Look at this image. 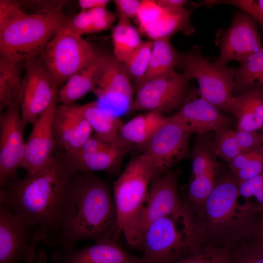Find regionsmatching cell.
I'll return each mask as SVG.
<instances>
[{
  "instance_id": "6da1fadb",
  "label": "cell",
  "mask_w": 263,
  "mask_h": 263,
  "mask_svg": "<svg viewBox=\"0 0 263 263\" xmlns=\"http://www.w3.org/2000/svg\"><path fill=\"white\" fill-rule=\"evenodd\" d=\"M76 170L67 162L64 153L38 173L15 178L0 191V204L37 226L48 246L57 248L71 202Z\"/></svg>"
},
{
  "instance_id": "7a4b0ae2",
  "label": "cell",
  "mask_w": 263,
  "mask_h": 263,
  "mask_svg": "<svg viewBox=\"0 0 263 263\" xmlns=\"http://www.w3.org/2000/svg\"><path fill=\"white\" fill-rule=\"evenodd\" d=\"M239 184L224 169L200 205L188 210L192 223L190 242L195 250L206 246L228 249L252 237L261 212L238 199Z\"/></svg>"
},
{
  "instance_id": "3957f363",
  "label": "cell",
  "mask_w": 263,
  "mask_h": 263,
  "mask_svg": "<svg viewBox=\"0 0 263 263\" xmlns=\"http://www.w3.org/2000/svg\"><path fill=\"white\" fill-rule=\"evenodd\" d=\"M117 215L109 185L93 172L77 171L58 249L83 240L95 243L116 240Z\"/></svg>"
},
{
  "instance_id": "277c9868",
  "label": "cell",
  "mask_w": 263,
  "mask_h": 263,
  "mask_svg": "<svg viewBox=\"0 0 263 263\" xmlns=\"http://www.w3.org/2000/svg\"><path fill=\"white\" fill-rule=\"evenodd\" d=\"M68 19L60 7L27 14L20 2L0 0V56L19 62L38 56Z\"/></svg>"
},
{
  "instance_id": "5b68a950",
  "label": "cell",
  "mask_w": 263,
  "mask_h": 263,
  "mask_svg": "<svg viewBox=\"0 0 263 263\" xmlns=\"http://www.w3.org/2000/svg\"><path fill=\"white\" fill-rule=\"evenodd\" d=\"M154 178L149 158L143 153L132 158L113 183L117 215L116 238L121 233L133 247L139 245L138 224L146 200L149 186Z\"/></svg>"
},
{
  "instance_id": "8992f818",
  "label": "cell",
  "mask_w": 263,
  "mask_h": 263,
  "mask_svg": "<svg viewBox=\"0 0 263 263\" xmlns=\"http://www.w3.org/2000/svg\"><path fill=\"white\" fill-rule=\"evenodd\" d=\"M189 80L194 79L201 94L222 111L229 113L237 68L219 65L207 60L197 47L179 53V63Z\"/></svg>"
},
{
  "instance_id": "52a82bcc",
  "label": "cell",
  "mask_w": 263,
  "mask_h": 263,
  "mask_svg": "<svg viewBox=\"0 0 263 263\" xmlns=\"http://www.w3.org/2000/svg\"><path fill=\"white\" fill-rule=\"evenodd\" d=\"M101 54L92 43L63 28L47 44L39 58L58 86Z\"/></svg>"
},
{
  "instance_id": "ba28073f",
  "label": "cell",
  "mask_w": 263,
  "mask_h": 263,
  "mask_svg": "<svg viewBox=\"0 0 263 263\" xmlns=\"http://www.w3.org/2000/svg\"><path fill=\"white\" fill-rule=\"evenodd\" d=\"M180 173L179 169L170 170L151 182L138 224L139 248L145 229L160 218L171 217L181 223L186 230L189 229L191 216L178 191Z\"/></svg>"
},
{
  "instance_id": "9c48e42d",
  "label": "cell",
  "mask_w": 263,
  "mask_h": 263,
  "mask_svg": "<svg viewBox=\"0 0 263 263\" xmlns=\"http://www.w3.org/2000/svg\"><path fill=\"white\" fill-rule=\"evenodd\" d=\"M178 224H182L166 216L155 220L147 227L139 248L144 252L141 263H173L197 251L192 247L185 229H179Z\"/></svg>"
},
{
  "instance_id": "30bf717a",
  "label": "cell",
  "mask_w": 263,
  "mask_h": 263,
  "mask_svg": "<svg viewBox=\"0 0 263 263\" xmlns=\"http://www.w3.org/2000/svg\"><path fill=\"white\" fill-rule=\"evenodd\" d=\"M130 80L123 64L113 55H105L92 91L100 108L119 118L132 109L134 100Z\"/></svg>"
},
{
  "instance_id": "8fae6325",
  "label": "cell",
  "mask_w": 263,
  "mask_h": 263,
  "mask_svg": "<svg viewBox=\"0 0 263 263\" xmlns=\"http://www.w3.org/2000/svg\"><path fill=\"white\" fill-rule=\"evenodd\" d=\"M189 81L183 72L175 70L149 80L137 88L132 109L162 114L178 111L187 95Z\"/></svg>"
},
{
  "instance_id": "7c38bea8",
  "label": "cell",
  "mask_w": 263,
  "mask_h": 263,
  "mask_svg": "<svg viewBox=\"0 0 263 263\" xmlns=\"http://www.w3.org/2000/svg\"><path fill=\"white\" fill-rule=\"evenodd\" d=\"M25 64L19 98L24 124L33 126L58 94V86L38 56L26 60Z\"/></svg>"
},
{
  "instance_id": "4fadbf2b",
  "label": "cell",
  "mask_w": 263,
  "mask_h": 263,
  "mask_svg": "<svg viewBox=\"0 0 263 263\" xmlns=\"http://www.w3.org/2000/svg\"><path fill=\"white\" fill-rule=\"evenodd\" d=\"M20 113L19 97L0 115V186L16 178L24 155L26 127Z\"/></svg>"
},
{
  "instance_id": "5bb4252c",
  "label": "cell",
  "mask_w": 263,
  "mask_h": 263,
  "mask_svg": "<svg viewBox=\"0 0 263 263\" xmlns=\"http://www.w3.org/2000/svg\"><path fill=\"white\" fill-rule=\"evenodd\" d=\"M191 134L168 117L150 140L142 147L143 153L153 166V180L171 170L176 164L187 156Z\"/></svg>"
},
{
  "instance_id": "9a60e30c",
  "label": "cell",
  "mask_w": 263,
  "mask_h": 263,
  "mask_svg": "<svg viewBox=\"0 0 263 263\" xmlns=\"http://www.w3.org/2000/svg\"><path fill=\"white\" fill-rule=\"evenodd\" d=\"M132 145L120 137L107 142L92 135L80 148L64 153L70 166L76 171L118 173L123 158Z\"/></svg>"
},
{
  "instance_id": "2e32d148",
  "label": "cell",
  "mask_w": 263,
  "mask_h": 263,
  "mask_svg": "<svg viewBox=\"0 0 263 263\" xmlns=\"http://www.w3.org/2000/svg\"><path fill=\"white\" fill-rule=\"evenodd\" d=\"M30 225L8 207L0 206V263L27 261L43 236L37 231L32 236Z\"/></svg>"
},
{
  "instance_id": "e0dca14e",
  "label": "cell",
  "mask_w": 263,
  "mask_h": 263,
  "mask_svg": "<svg viewBox=\"0 0 263 263\" xmlns=\"http://www.w3.org/2000/svg\"><path fill=\"white\" fill-rule=\"evenodd\" d=\"M262 49L257 23L248 14L239 10L223 36L220 55L215 63L220 66L231 61L240 63Z\"/></svg>"
},
{
  "instance_id": "ac0fdd59",
  "label": "cell",
  "mask_w": 263,
  "mask_h": 263,
  "mask_svg": "<svg viewBox=\"0 0 263 263\" xmlns=\"http://www.w3.org/2000/svg\"><path fill=\"white\" fill-rule=\"evenodd\" d=\"M168 118L191 134L230 128L234 123L232 118L207 100L198 88L188 91L182 107Z\"/></svg>"
},
{
  "instance_id": "d6986e66",
  "label": "cell",
  "mask_w": 263,
  "mask_h": 263,
  "mask_svg": "<svg viewBox=\"0 0 263 263\" xmlns=\"http://www.w3.org/2000/svg\"><path fill=\"white\" fill-rule=\"evenodd\" d=\"M58 94L49 107L40 115L25 141L24 155L21 168L27 175H34L45 168L52 161L56 145L54 121Z\"/></svg>"
},
{
  "instance_id": "ffe728a7",
  "label": "cell",
  "mask_w": 263,
  "mask_h": 263,
  "mask_svg": "<svg viewBox=\"0 0 263 263\" xmlns=\"http://www.w3.org/2000/svg\"><path fill=\"white\" fill-rule=\"evenodd\" d=\"M191 11L184 8L169 10L159 5L156 0H141L136 17L139 32L151 40L167 38L178 32L186 35L193 33L190 21Z\"/></svg>"
},
{
  "instance_id": "44dd1931",
  "label": "cell",
  "mask_w": 263,
  "mask_h": 263,
  "mask_svg": "<svg viewBox=\"0 0 263 263\" xmlns=\"http://www.w3.org/2000/svg\"><path fill=\"white\" fill-rule=\"evenodd\" d=\"M52 259L55 263H141V257L127 252L114 240L81 249H58L53 254Z\"/></svg>"
},
{
  "instance_id": "7402d4cb",
  "label": "cell",
  "mask_w": 263,
  "mask_h": 263,
  "mask_svg": "<svg viewBox=\"0 0 263 263\" xmlns=\"http://www.w3.org/2000/svg\"><path fill=\"white\" fill-rule=\"evenodd\" d=\"M54 130L56 145L65 152L80 148L92 136L93 132L74 104L57 106Z\"/></svg>"
},
{
  "instance_id": "603a6c76",
  "label": "cell",
  "mask_w": 263,
  "mask_h": 263,
  "mask_svg": "<svg viewBox=\"0 0 263 263\" xmlns=\"http://www.w3.org/2000/svg\"><path fill=\"white\" fill-rule=\"evenodd\" d=\"M229 113L237 120L236 130L256 132L263 125V90L245 91L234 97Z\"/></svg>"
},
{
  "instance_id": "cb8c5ba5",
  "label": "cell",
  "mask_w": 263,
  "mask_h": 263,
  "mask_svg": "<svg viewBox=\"0 0 263 263\" xmlns=\"http://www.w3.org/2000/svg\"><path fill=\"white\" fill-rule=\"evenodd\" d=\"M74 105L91 126L94 135L107 142L120 137V131L123 124L120 118L102 109L96 101L82 105Z\"/></svg>"
},
{
  "instance_id": "d4e9b609",
  "label": "cell",
  "mask_w": 263,
  "mask_h": 263,
  "mask_svg": "<svg viewBox=\"0 0 263 263\" xmlns=\"http://www.w3.org/2000/svg\"><path fill=\"white\" fill-rule=\"evenodd\" d=\"M167 118L157 112H147L139 114L123 124L120 137L131 145L136 144L142 147L167 120Z\"/></svg>"
},
{
  "instance_id": "484cf974",
  "label": "cell",
  "mask_w": 263,
  "mask_h": 263,
  "mask_svg": "<svg viewBox=\"0 0 263 263\" xmlns=\"http://www.w3.org/2000/svg\"><path fill=\"white\" fill-rule=\"evenodd\" d=\"M104 54H101L89 65L71 77L58 93V101L70 105L92 91L94 79L101 64Z\"/></svg>"
},
{
  "instance_id": "4316f807",
  "label": "cell",
  "mask_w": 263,
  "mask_h": 263,
  "mask_svg": "<svg viewBox=\"0 0 263 263\" xmlns=\"http://www.w3.org/2000/svg\"><path fill=\"white\" fill-rule=\"evenodd\" d=\"M178 63L179 53L171 45L169 39L153 41L148 68L144 75L135 82L136 88L149 80L175 70Z\"/></svg>"
},
{
  "instance_id": "83f0119b",
  "label": "cell",
  "mask_w": 263,
  "mask_h": 263,
  "mask_svg": "<svg viewBox=\"0 0 263 263\" xmlns=\"http://www.w3.org/2000/svg\"><path fill=\"white\" fill-rule=\"evenodd\" d=\"M233 94L238 95L251 90H263V49L239 63Z\"/></svg>"
},
{
  "instance_id": "f1b7e54d",
  "label": "cell",
  "mask_w": 263,
  "mask_h": 263,
  "mask_svg": "<svg viewBox=\"0 0 263 263\" xmlns=\"http://www.w3.org/2000/svg\"><path fill=\"white\" fill-rule=\"evenodd\" d=\"M139 33L130 19L118 18L111 37L113 56L121 62H124L143 42Z\"/></svg>"
},
{
  "instance_id": "f546056e",
  "label": "cell",
  "mask_w": 263,
  "mask_h": 263,
  "mask_svg": "<svg viewBox=\"0 0 263 263\" xmlns=\"http://www.w3.org/2000/svg\"><path fill=\"white\" fill-rule=\"evenodd\" d=\"M21 81L20 62L0 56V113L19 97Z\"/></svg>"
},
{
  "instance_id": "4dcf8cb0",
  "label": "cell",
  "mask_w": 263,
  "mask_h": 263,
  "mask_svg": "<svg viewBox=\"0 0 263 263\" xmlns=\"http://www.w3.org/2000/svg\"><path fill=\"white\" fill-rule=\"evenodd\" d=\"M214 138L208 139L207 147L216 156L227 163L242 153L236 140L235 131L225 128L214 132Z\"/></svg>"
},
{
  "instance_id": "1f68e13d",
  "label": "cell",
  "mask_w": 263,
  "mask_h": 263,
  "mask_svg": "<svg viewBox=\"0 0 263 263\" xmlns=\"http://www.w3.org/2000/svg\"><path fill=\"white\" fill-rule=\"evenodd\" d=\"M153 40L143 41L140 45L122 63L130 78L136 82L145 74L148 68Z\"/></svg>"
},
{
  "instance_id": "d6a6232c",
  "label": "cell",
  "mask_w": 263,
  "mask_h": 263,
  "mask_svg": "<svg viewBox=\"0 0 263 263\" xmlns=\"http://www.w3.org/2000/svg\"><path fill=\"white\" fill-rule=\"evenodd\" d=\"M227 250L231 263H263V243L252 237Z\"/></svg>"
},
{
  "instance_id": "836d02e7",
  "label": "cell",
  "mask_w": 263,
  "mask_h": 263,
  "mask_svg": "<svg viewBox=\"0 0 263 263\" xmlns=\"http://www.w3.org/2000/svg\"><path fill=\"white\" fill-rule=\"evenodd\" d=\"M240 197L244 203L254 210H263V172L239 184Z\"/></svg>"
},
{
  "instance_id": "e575fe53",
  "label": "cell",
  "mask_w": 263,
  "mask_h": 263,
  "mask_svg": "<svg viewBox=\"0 0 263 263\" xmlns=\"http://www.w3.org/2000/svg\"><path fill=\"white\" fill-rule=\"evenodd\" d=\"M173 263H231L227 249L213 246L204 247Z\"/></svg>"
},
{
  "instance_id": "d590c367",
  "label": "cell",
  "mask_w": 263,
  "mask_h": 263,
  "mask_svg": "<svg viewBox=\"0 0 263 263\" xmlns=\"http://www.w3.org/2000/svg\"><path fill=\"white\" fill-rule=\"evenodd\" d=\"M205 5L226 4L235 6L250 16L263 33V0H206Z\"/></svg>"
},
{
  "instance_id": "8d00e7d4",
  "label": "cell",
  "mask_w": 263,
  "mask_h": 263,
  "mask_svg": "<svg viewBox=\"0 0 263 263\" xmlns=\"http://www.w3.org/2000/svg\"><path fill=\"white\" fill-rule=\"evenodd\" d=\"M263 172V148L252 152L244 167L232 175L238 184Z\"/></svg>"
},
{
  "instance_id": "74e56055",
  "label": "cell",
  "mask_w": 263,
  "mask_h": 263,
  "mask_svg": "<svg viewBox=\"0 0 263 263\" xmlns=\"http://www.w3.org/2000/svg\"><path fill=\"white\" fill-rule=\"evenodd\" d=\"M235 136L242 153L258 150L263 148V134L261 132L236 130Z\"/></svg>"
},
{
  "instance_id": "f35d334b",
  "label": "cell",
  "mask_w": 263,
  "mask_h": 263,
  "mask_svg": "<svg viewBox=\"0 0 263 263\" xmlns=\"http://www.w3.org/2000/svg\"><path fill=\"white\" fill-rule=\"evenodd\" d=\"M63 28L80 37L84 35L92 34V19L89 11L81 10L74 17L68 18Z\"/></svg>"
},
{
  "instance_id": "ab89813d",
  "label": "cell",
  "mask_w": 263,
  "mask_h": 263,
  "mask_svg": "<svg viewBox=\"0 0 263 263\" xmlns=\"http://www.w3.org/2000/svg\"><path fill=\"white\" fill-rule=\"evenodd\" d=\"M89 11L91 19L92 33H97L110 28L118 18L117 14L106 8H99Z\"/></svg>"
},
{
  "instance_id": "60d3db41",
  "label": "cell",
  "mask_w": 263,
  "mask_h": 263,
  "mask_svg": "<svg viewBox=\"0 0 263 263\" xmlns=\"http://www.w3.org/2000/svg\"><path fill=\"white\" fill-rule=\"evenodd\" d=\"M113 1L118 18L130 20L136 17L141 4V0H115Z\"/></svg>"
},
{
  "instance_id": "b9f144b4",
  "label": "cell",
  "mask_w": 263,
  "mask_h": 263,
  "mask_svg": "<svg viewBox=\"0 0 263 263\" xmlns=\"http://www.w3.org/2000/svg\"><path fill=\"white\" fill-rule=\"evenodd\" d=\"M110 1L108 0H79L78 3L81 10H90L106 8Z\"/></svg>"
},
{
  "instance_id": "7bdbcfd3",
  "label": "cell",
  "mask_w": 263,
  "mask_h": 263,
  "mask_svg": "<svg viewBox=\"0 0 263 263\" xmlns=\"http://www.w3.org/2000/svg\"><path fill=\"white\" fill-rule=\"evenodd\" d=\"M160 6L171 10H178L184 7L187 3L185 0H156Z\"/></svg>"
},
{
  "instance_id": "ee69618b",
  "label": "cell",
  "mask_w": 263,
  "mask_h": 263,
  "mask_svg": "<svg viewBox=\"0 0 263 263\" xmlns=\"http://www.w3.org/2000/svg\"><path fill=\"white\" fill-rule=\"evenodd\" d=\"M252 237L263 243V210L260 214Z\"/></svg>"
},
{
  "instance_id": "f6af8a7d",
  "label": "cell",
  "mask_w": 263,
  "mask_h": 263,
  "mask_svg": "<svg viewBox=\"0 0 263 263\" xmlns=\"http://www.w3.org/2000/svg\"><path fill=\"white\" fill-rule=\"evenodd\" d=\"M35 251L36 250L32 252L29 258L26 261V263H35Z\"/></svg>"
},
{
  "instance_id": "bcb514c9",
  "label": "cell",
  "mask_w": 263,
  "mask_h": 263,
  "mask_svg": "<svg viewBox=\"0 0 263 263\" xmlns=\"http://www.w3.org/2000/svg\"><path fill=\"white\" fill-rule=\"evenodd\" d=\"M261 130H262L261 132H262V134H263V126H262V129H261Z\"/></svg>"
}]
</instances>
